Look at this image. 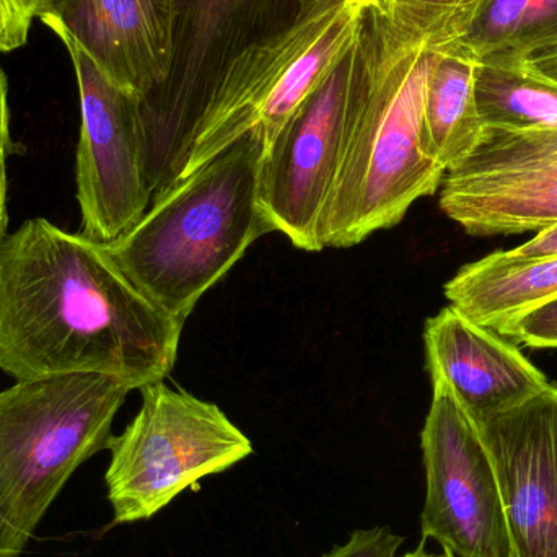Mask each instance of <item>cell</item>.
I'll return each mask as SVG.
<instances>
[{"instance_id": "1", "label": "cell", "mask_w": 557, "mask_h": 557, "mask_svg": "<svg viewBox=\"0 0 557 557\" xmlns=\"http://www.w3.org/2000/svg\"><path fill=\"white\" fill-rule=\"evenodd\" d=\"M185 323L144 297L103 244L42 218L0 248V370L15 382L104 373L163 382Z\"/></svg>"}, {"instance_id": "2", "label": "cell", "mask_w": 557, "mask_h": 557, "mask_svg": "<svg viewBox=\"0 0 557 557\" xmlns=\"http://www.w3.org/2000/svg\"><path fill=\"white\" fill-rule=\"evenodd\" d=\"M450 38L399 2L373 3L360 33L359 90L349 136L318 238L349 248L395 227L447 170L425 139L424 101L438 48Z\"/></svg>"}, {"instance_id": "3", "label": "cell", "mask_w": 557, "mask_h": 557, "mask_svg": "<svg viewBox=\"0 0 557 557\" xmlns=\"http://www.w3.org/2000/svg\"><path fill=\"white\" fill-rule=\"evenodd\" d=\"M264 144L250 133L153 199L146 214L103 244L121 273L156 307L185 323L198 301L273 227L260 208Z\"/></svg>"}, {"instance_id": "4", "label": "cell", "mask_w": 557, "mask_h": 557, "mask_svg": "<svg viewBox=\"0 0 557 557\" xmlns=\"http://www.w3.org/2000/svg\"><path fill=\"white\" fill-rule=\"evenodd\" d=\"M129 392L104 373L25 380L0 392V557H22L72 474L108 450Z\"/></svg>"}, {"instance_id": "5", "label": "cell", "mask_w": 557, "mask_h": 557, "mask_svg": "<svg viewBox=\"0 0 557 557\" xmlns=\"http://www.w3.org/2000/svg\"><path fill=\"white\" fill-rule=\"evenodd\" d=\"M372 5L304 0L287 25L232 55L193 127L183 178L247 134L268 149L354 48Z\"/></svg>"}, {"instance_id": "6", "label": "cell", "mask_w": 557, "mask_h": 557, "mask_svg": "<svg viewBox=\"0 0 557 557\" xmlns=\"http://www.w3.org/2000/svg\"><path fill=\"white\" fill-rule=\"evenodd\" d=\"M140 393L136 418L108 445L113 525L152 519L199 481L253 454L250 438L214 403L163 382Z\"/></svg>"}, {"instance_id": "7", "label": "cell", "mask_w": 557, "mask_h": 557, "mask_svg": "<svg viewBox=\"0 0 557 557\" xmlns=\"http://www.w3.org/2000/svg\"><path fill=\"white\" fill-rule=\"evenodd\" d=\"M304 0H182L178 49L169 84L139 101L152 199L185 175L189 137L232 55L287 25Z\"/></svg>"}, {"instance_id": "8", "label": "cell", "mask_w": 557, "mask_h": 557, "mask_svg": "<svg viewBox=\"0 0 557 557\" xmlns=\"http://www.w3.org/2000/svg\"><path fill=\"white\" fill-rule=\"evenodd\" d=\"M360 72L357 39L317 94L285 124L261 162V211L273 232L310 253L321 251L318 228L343 162Z\"/></svg>"}, {"instance_id": "9", "label": "cell", "mask_w": 557, "mask_h": 557, "mask_svg": "<svg viewBox=\"0 0 557 557\" xmlns=\"http://www.w3.org/2000/svg\"><path fill=\"white\" fill-rule=\"evenodd\" d=\"M421 434L425 500L424 540L455 557H513L496 470L476 425L450 389L432 382Z\"/></svg>"}, {"instance_id": "10", "label": "cell", "mask_w": 557, "mask_h": 557, "mask_svg": "<svg viewBox=\"0 0 557 557\" xmlns=\"http://www.w3.org/2000/svg\"><path fill=\"white\" fill-rule=\"evenodd\" d=\"M61 39L74 62L81 95L75 180L82 235L110 244L152 205L139 100L103 75L74 41Z\"/></svg>"}, {"instance_id": "11", "label": "cell", "mask_w": 557, "mask_h": 557, "mask_svg": "<svg viewBox=\"0 0 557 557\" xmlns=\"http://www.w3.org/2000/svg\"><path fill=\"white\" fill-rule=\"evenodd\" d=\"M442 212L473 237L540 232L557 222V126L484 127L473 150L445 173Z\"/></svg>"}, {"instance_id": "12", "label": "cell", "mask_w": 557, "mask_h": 557, "mask_svg": "<svg viewBox=\"0 0 557 557\" xmlns=\"http://www.w3.org/2000/svg\"><path fill=\"white\" fill-rule=\"evenodd\" d=\"M38 18L139 101L172 77L182 0H42Z\"/></svg>"}, {"instance_id": "13", "label": "cell", "mask_w": 557, "mask_h": 557, "mask_svg": "<svg viewBox=\"0 0 557 557\" xmlns=\"http://www.w3.org/2000/svg\"><path fill=\"white\" fill-rule=\"evenodd\" d=\"M478 431L496 470L513 557H557V386Z\"/></svg>"}, {"instance_id": "14", "label": "cell", "mask_w": 557, "mask_h": 557, "mask_svg": "<svg viewBox=\"0 0 557 557\" xmlns=\"http://www.w3.org/2000/svg\"><path fill=\"white\" fill-rule=\"evenodd\" d=\"M424 344L432 382L450 389L476 428L552 386L507 337L450 305L425 321Z\"/></svg>"}, {"instance_id": "15", "label": "cell", "mask_w": 557, "mask_h": 557, "mask_svg": "<svg viewBox=\"0 0 557 557\" xmlns=\"http://www.w3.org/2000/svg\"><path fill=\"white\" fill-rule=\"evenodd\" d=\"M450 307L497 331L507 321L557 297V257L512 260L496 251L461 268L444 287Z\"/></svg>"}, {"instance_id": "16", "label": "cell", "mask_w": 557, "mask_h": 557, "mask_svg": "<svg viewBox=\"0 0 557 557\" xmlns=\"http://www.w3.org/2000/svg\"><path fill=\"white\" fill-rule=\"evenodd\" d=\"M478 61L454 41L435 55L425 87L424 126L429 152L445 170L457 165L480 143L484 124L474 98Z\"/></svg>"}, {"instance_id": "17", "label": "cell", "mask_w": 557, "mask_h": 557, "mask_svg": "<svg viewBox=\"0 0 557 557\" xmlns=\"http://www.w3.org/2000/svg\"><path fill=\"white\" fill-rule=\"evenodd\" d=\"M454 41L478 62H525L557 46V0H480Z\"/></svg>"}, {"instance_id": "18", "label": "cell", "mask_w": 557, "mask_h": 557, "mask_svg": "<svg viewBox=\"0 0 557 557\" xmlns=\"http://www.w3.org/2000/svg\"><path fill=\"white\" fill-rule=\"evenodd\" d=\"M474 98L484 127L525 133L557 126V84L529 61L478 62Z\"/></svg>"}, {"instance_id": "19", "label": "cell", "mask_w": 557, "mask_h": 557, "mask_svg": "<svg viewBox=\"0 0 557 557\" xmlns=\"http://www.w3.org/2000/svg\"><path fill=\"white\" fill-rule=\"evenodd\" d=\"M496 333L533 349H557V297L507 321Z\"/></svg>"}, {"instance_id": "20", "label": "cell", "mask_w": 557, "mask_h": 557, "mask_svg": "<svg viewBox=\"0 0 557 557\" xmlns=\"http://www.w3.org/2000/svg\"><path fill=\"white\" fill-rule=\"evenodd\" d=\"M424 22L454 38L480 0H398Z\"/></svg>"}, {"instance_id": "21", "label": "cell", "mask_w": 557, "mask_h": 557, "mask_svg": "<svg viewBox=\"0 0 557 557\" xmlns=\"http://www.w3.org/2000/svg\"><path fill=\"white\" fill-rule=\"evenodd\" d=\"M403 542L405 539L396 535L389 527L357 530L346 545L336 546L323 557H398Z\"/></svg>"}, {"instance_id": "22", "label": "cell", "mask_w": 557, "mask_h": 557, "mask_svg": "<svg viewBox=\"0 0 557 557\" xmlns=\"http://www.w3.org/2000/svg\"><path fill=\"white\" fill-rule=\"evenodd\" d=\"M35 18L29 0H0V52H10L25 45Z\"/></svg>"}, {"instance_id": "23", "label": "cell", "mask_w": 557, "mask_h": 557, "mask_svg": "<svg viewBox=\"0 0 557 557\" xmlns=\"http://www.w3.org/2000/svg\"><path fill=\"white\" fill-rule=\"evenodd\" d=\"M506 255L512 260H543L557 257V222L536 232L532 240L506 251Z\"/></svg>"}, {"instance_id": "24", "label": "cell", "mask_w": 557, "mask_h": 557, "mask_svg": "<svg viewBox=\"0 0 557 557\" xmlns=\"http://www.w3.org/2000/svg\"><path fill=\"white\" fill-rule=\"evenodd\" d=\"M9 88H7V78L0 67V157H7L13 152L12 136H10V108H9Z\"/></svg>"}, {"instance_id": "25", "label": "cell", "mask_w": 557, "mask_h": 557, "mask_svg": "<svg viewBox=\"0 0 557 557\" xmlns=\"http://www.w3.org/2000/svg\"><path fill=\"white\" fill-rule=\"evenodd\" d=\"M529 62L536 69V71L540 72V74L552 78V81L557 84V46L556 48L546 49V51L533 55Z\"/></svg>"}, {"instance_id": "26", "label": "cell", "mask_w": 557, "mask_h": 557, "mask_svg": "<svg viewBox=\"0 0 557 557\" xmlns=\"http://www.w3.org/2000/svg\"><path fill=\"white\" fill-rule=\"evenodd\" d=\"M7 157H0V248H2L3 240L7 237Z\"/></svg>"}, {"instance_id": "27", "label": "cell", "mask_w": 557, "mask_h": 557, "mask_svg": "<svg viewBox=\"0 0 557 557\" xmlns=\"http://www.w3.org/2000/svg\"><path fill=\"white\" fill-rule=\"evenodd\" d=\"M401 557H437V555H431V553L425 552L424 545H421L416 552L406 553Z\"/></svg>"}, {"instance_id": "28", "label": "cell", "mask_w": 557, "mask_h": 557, "mask_svg": "<svg viewBox=\"0 0 557 557\" xmlns=\"http://www.w3.org/2000/svg\"><path fill=\"white\" fill-rule=\"evenodd\" d=\"M29 2H32L33 10H35L36 18H38V12L39 9H41L42 0H29Z\"/></svg>"}, {"instance_id": "29", "label": "cell", "mask_w": 557, "mask_h": 557, "mask_svg": "<svg viewBox=\"0 0 557 557\" xmlns=\"http://www.w3.org/2000/svg\"><path fill=\"white\" fill-rule=\"evenodd\" d=\"M370 2L379 3V5H385V3L395 2V0H370Z\"/></svg>"}, {"instance_id": "30", "label": "cell", "mask_w": 557, "mask_h": 557, "mask_svg": "<svg viewBox=\"0 0 557 557\" xmlns=\"http://www.w3.org/2000/svg\"><path fill=\"white\" fill-rule=\"evenodd\" d=\"M437 557H455V556H451L450 553L442 552V555H437Z\"/></svg>"}]
</instances>
